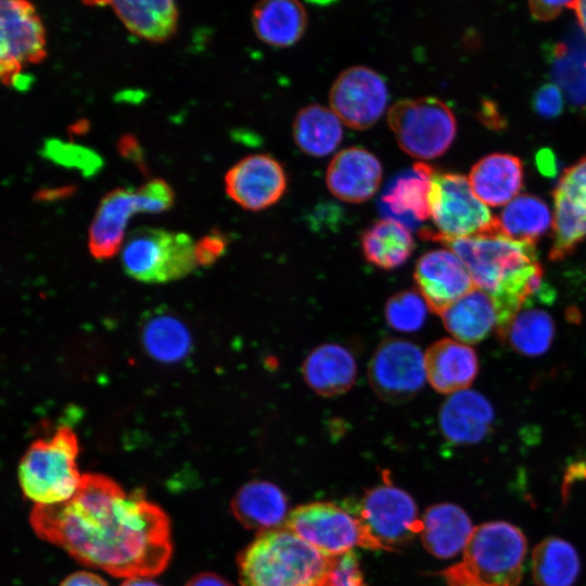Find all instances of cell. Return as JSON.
I'll return each instance as SVG.
<instances>
[{"instance_id": "1", "label": "cell", "mask_w": 586, "mask_h": 586, "mask_svg": "<svg viewBox=\"0 0 586 586\" xmlns=\"http://www.w3.org/2000/svg\"><path fill=\"white\" fill-rule=\"evenodd\" d=\"M29 522L41 539L116 577L155 576L173 552L170 523L163 509L141 491L128 493L103 474H82L72 498L35 506Z\"/></svg>"}, {"instance_id": "34", "label": "cell", "mask_w": 586, "mask_h": 586, "mask_svg": "<svg viewBox=\"0 0 586 586\" xmlns=\"http://www.w3.org/2000/svg\"><path fill=\"white\" fill-rule=\"evenodd\" d=\"M142 343L150 356L162 362H176L186 357L191 347L188 329L169 313H154L142 326Z\"/></svg>"}, {"instance_id": "42", "label": "cell", "mask_w": 586, "mask_h": 586, "mask_svg": "<svg viewBox=\"0 0 586 586\" xmlns=\"http://www.w3.org/2000/svg\"><path fill=\"white\" fill-rule=\"evenodd\" d=\"M573 1H531L528 3L532 16L538 21L556 18L565 7L572 8Z\"/></svg>"}, {"instance_id": "47", "label": "cell", "mask_w": 586, "mask_h": 586, "mask_svg": "<svg viewBox=\"0 0 586 586\" xmlns=\"http://www.w3.org/2000/svg\"><path fill=\"white\" fill-rule=\"evenodd\" d=\"M186 586H232L228 581H226L224 577L211 573H200L193 576Z\"/></svg>"}, {"instance_id": "51", "label": "cell", "mask_w": 586, "mask_h": 586, "mask_svg": "<svg viewBox=\"0 0 586 586\" xmlns=\"http://www.w3.org/2000/svg\"><path fill=\"white\" fill-rule=\"evenodd\" d=\"M575 11L579 26L586 35V0L573 1L572 8Z\"/></svg>"}, {"instance_id": "41", "label": "cell", "mask_w": 586, "mask_h": 586, "mask_svg": "<svg viewBox=\"0 0 586 586\" xmlns=\"http://www.w3.org/2000/svg\"><path fill=\"white\" fill-rule=\"evenodd\" d=\"M226 245L227 239L224 233L215 230L206 234L195 243L198 264L211 265L225 252Z\"/></svg>"}, {"instance_id": "17", "label": "cell", "mask_w": 586, "mask_h": 586, "mask_svg": "<svg viewBox=\"0 0 586 586\" xmlns=\"http://www.w3.org/2000/svg\"><path fill=\"white\" fill-rule=\"evenodd\" d=\"M383 169L370 151L351 146L337 152L326 174L330 192L348 203H361L373 196L382 180Z\"/></svg>"}, {"instance_id": "18", "label": "cell", "mask_w": 586, "mask_h": 586, "mask_svg": "<svg viewBox=\"0 0 586 586\" xmlns=\"http://www.w3.org/2000/svg\"><path fill=\"white\" fill-rule=\"evenodd\" d=\"M424 361L431 386L442 394H455L467 388L479 371L474 349L451 339L433 343L425 352Z\"/></svg>"}, {"instance_id": "24", "label": "cell", "mask_w": 586, "mask_h": 586, "mask_svg": "<svg viewBox=\"0 0 586 586\" xmlns=\"http://www.w3.org/2000/svg\"><path fill=\"white\" fill-rule=\"evenodd\" d=\"M523 176V165L519 157L507 153H493L473 165L469 181L474 194L482 202L500 206L519 193Z\"/></svg>"}, {"instance_id": "27", "label": "cell", "mask_w": 586, "mask_h": 586, "mask_svg": "<svg viewBox=\"0 0 586 586\" xmlns=\"http://www.w3.org/2000/svg\"><path fill=\"white\" fill-rule=\"evenodd\" d=\"M86 4L110 5L130 33L150 41H165L177 28L178 9L170 0L109 1Z\"/></svg>"}, {"instance_id": "45", "label": "cell", "mask_w": 586, "mask_h": 586, "mask_svg": "<svg viewBox=\"0 0 586 586\" xmlns=\"http://www.w3.org/2000/svg\"><path fill=\"white\" fill-rule=\"evenodd\" d=\"M60 586H107V584L99 575L81 571L68 575Z\"/></svg>"}, {"instance_id": "28", "label": "cell", "mask_w": 586, "mask_h": 586, "mask_svg": "<svg viewBox=\"0 0 586 586\" xmlns=\"http://www.w3.org/2000/svg\"><path fill=\"white\" fill-rule=\"evenodd\" d=\"M304 5L291 0L258 2L252 12V24L257 37L275 47H289L297 42L307 26Z\"/></svg>"}, {"instance_id": "9", "label": "cell", "mask_w": 586, "mask_h": 586, "mask_svg": "<svg viewBox=\"0 0 586 586\" xmlns=\"http://www.w3.org/2000/svg\"><path fill=\"white\" fill-rule=\"evenodd\" d=\"M352 512L377 549H398L422 530L412 497L387 480L367 489Z\"/></svg>"}, {"instance_id": "36", "label": "cell", "mask_w": 586, "mask_h": 586, "mask_svg": "<svg viewBox=\"0 0 586 586\" xmlns=\"http://www.w3.org/2000/svg\"><path fill=\"white\" fill-rule=\"evenodd\" d=\"M426 303L418 292L405 290L391 296L384 307L387 324L400 332H415L426 318Z\"/></svg>"}, {"instance_id": "5", "label": "cell", "mask_w": 586, "mask_h": 586, "mask_svg": "<svg viewBox=\"0 0 586 586\" xmlns=\"http://www.w3.org/2000/svg\"><path fill=\"white\" fill-rule=\"evenodd\" d=\"M430 205L437 231H421L420 235L424 239L437 242L442 239L500 234L497 217H493L487 206L474 194L463 175L434 171Z\"/></svg>"}, {"instance_id": "8", "label": "cell", "mask_w": 586, "mask_h": 586, "mask_svg": "<svg viewBox=\"0 0 586 586\" xmlns=\"http://www.w3.org/2000/svg\"><path fill=\"white\" fill-rule=\"evenodd\" d=\"M526 539L514 525L492 521L474 527L462 563L482 586H519Z\"/></svg>"}, {"instance_id": "26", "label": "cell", "mask_w": 586, "mask_h": 586, "mask_svg": "<svg viewBox=\"0 0 586 586\" xmlns=\"http://www.w3.org/2000/svg\"><path fill=\"white\" fill-rule=\"evenodd\" d=\"M551 75L570 103L586 112V35L573 28L549 50Z\"/></svg>"}, {"instance_id": "3", "label": "cell", "mask_w": 586, "mask_h": 586, "mask_svg": "<svg viewBox=\"0 0 586 586\" xmlns=\"http://www.w3.org/2000/svg\"><path fill=\"white\" fill-rule=\"evenodd\" d=\"M237 562L241 586H331L334 557L276 528L260 532Z\"/></svg>"}, {"instance_id": "35", "label": "cell", "mask_w": 586, "mask_h": 586, "mask_svg": "<svg viewBox=\"0 0 586 586\" xmlns=\"http://www.w3.org/2000/svg\"><path fill=\"white\" fill-rule=\"evenodd\" d=\"M555 330L553 319L546 310L525 306L499 336L519 354L539 356L550 347Z\"/></svg>"}, {"instance_id": "31", "label": "cell", "mask_w": 586, "mask_h": 586, "mask_svg": "<svg viewBox=\"0 0 586 586\" xmlns=\"http://www.w3.org/2000/svg\"><path fill=\"white\" fill-rule=\"evenodd\" d=\"M296 145L311 156H326L333 152L343 137L342 122L335 113L319 104L301 109L293 122Z\"/></svg>"}, {"instance_id": "13", "label": "cell", "mask_w": 586, "mask_h": 586, "mask_svg": "<svg viewBox=\"0 0 586 586\" xmlns=\"http://www.w3.org/2000/svg\"><path fill=\"white\" fill-rule=\"evenodd\" d=\"M331 110L349 128L371 127L383 114L387 103V88L375 71L352 66L343 71L331 86Z\"/></svg>"}, {"instance_id": "49", "label": "cell", "mask_w": 586, "mask_h": 586, "mask_svg": "<svg viewBox=\"0 0 586 586\" xmlns=\"http://www.w3.org/2000/svg\"><path fill=\"white\" fill-rule=\"evenodd\" d=\"M481 115L482 120L485 122L487 126H493L495 128L502 126V118L493 103L486 102L483 105Z\"/></svg>"}, {"instance_id": "16", "label": "cell", "mask_w": 586, "mask_h": 586, "mask_svg": "<svg viewBox=\"0 0 586 586\" xmlns=\"http://www.w3.org/2000/svg\"><path fill=\"white\" fill-rule=\"evenodd\" d=\"M413 277L428 307L438 315L475 289L464 264L447 250L423 254L417 262Z\"/></svg>"}, {"instance_id": "14", "label": "cell", "mask_w": 586, "mask_h": 586, "mask_svg": "<svg viewBox=\"0 0 586 586\" xmlns=\"http://www.w3.org/2000/svg\"><path fill=\"white\" fill-rule=\"evenodd\" d=\"M552 262L568 257L586 238V155L564 169L553 191Z\"/></svg>"}, {"instance_id": "48", "label": "cell", "mask_w": 586, "mask_h": 586, "mask_svg": "<svg viewBox=\"0 0 586 586\" xmlns=\"http://www.w3.org/2000/svg\"><path fill=\"white\" fill-rule=\"evenodd\" d=\"M75 188L72 186H65L54 189H44L36 193L35 199L38 201H52L69 196L74 193Z\"/></svg>"}, {"instance_id": "22", "label": "cell", "mask_w": 586, "mask_h": 586, "mask_svg": "<svg viewBox=\"0 0 586 586\" xmlns=\"http://www.w3.org/2000/svg\"><path fill=\"white\" fill-rule=\"evenodd\" d=\"M302 369L307 385L326 397L347 392L357 375L354 356L336 343H326L314 348L304 360Z\"/></svg>"}, {"instance_id": "25", "label": "cell", "mask_w": 586, "mask_h": 586, "mask_svg": "<svg viewBox=\"0 0 586 586\" xmlns=\"http://www.w3.org/2000/svg\"><path fill=\"white\" fill-rule=\"evenodd\" d=\"M231 509L243 526L262 532L278 528L289 517L285 494L273 483L259 480L246 483L235 493Z\"/></svg>"}, {"instance_id": "43", "label": "cell", "mask_w": 586, "mask_h": 586, "mask_svg": "<svg viewBox=\"0 0 586 586\" xmlns=\"http://www.w3.org/2000/svg\"><path fill=\"white\" fill-rule=\"evenodd\" d=\"M442 576L446 586H482L462 562L445 569Z\"/></svg>"}, {"instance_id": "44", "label": "cell", "mask_w": 586, "mask_h": 586, "mask_svg": "<svg viewBox=\"0 0 586 586\" xmlns=\"http://www.w3.org/2000/svg\"><path fill=\"white\" fill-rule=\"evenodd\" d=\"M118 150L122 156L129 158L136 163L140 169L145 170V165L143 162V155L137 139L132 135H125L120 138L118 142Z\"/></svg>"}, {"instance_id": "39", "label": "cell", "mask_w": 586, "mask_h": 586, "mask_svg": "<svg viewBox=\"0 0 586 586\" xmlns=\"http://www.w3.org/2000/svg\"><path fill=\"white\" fill-rule=\"evenodd\" d=\"M331 586H365L358 558L353 550L334 557Z\"/></svg>"}, {"instance_id": "38", "label": "cell", "mask_w": 586, "mask_h": 586, "mask_svg": "<svg viewBox=\"0 0 586 586\" xmlns=\"http://www.w3.org/2000/svg\"><path fill=\"white\" fill-rule=\"evenodd\" d=\"M136 193L139 213H161L174 202V191L163 179H152L142 184Z\"/></svg>"}, {"instance_id": "46", "label": "cell", "mask_w": 586, "mask_h": 586, "mask_svg": "<svg viewBox=\"0 0 586 586\" xmlns=\"http://www.w3.org/2000/svg\"><path fill=\"white\" fill-rule=\"evenodd\" d=\"M586 477V463L583 461L572 463L564 475L562 495L565 498L569 494L570 486L577 480Z\"/></svg>"}, {"instance_id": "12", "label": "cell", "mask_w": 586, "mask_h": 586, "mask_svg": "<svg viewBox=\"0 0 586 586\" xmlns=\"http://www.w3.org/2000/svg\"><path fill=\"white\" fill-rule=\"evenodd\" d=\"M424 356L416 344L387 339L380 343L369 364L368 378L373 392L384 402H408L425 380Z\"/></svg>"}, {"instance_id": "6", "label": "cell", "mask_w": 586, "mask_h": 586, "mask_svg": "<svg viewBox=\"0 0 586 586\" xmlns=\"http://www.w3.org/2000/svg\"><path fill=\"white\" fill-rule=\"evenodd\" d=\"M122 264L125 271L139 281L168 282L187 276L196 267L195 243L183 232L138 228L123 244Z\"/></svg>"}, {"instance_id": "23", "label": "cell", "mask_w": 586, "mask_h": 586, "mask_svg": "<svg viewBox=\"0 0 586 586\" xmlns=\"http://www.w3.org/2000/svg\"><path fill=\"white\" fill-rule=\"evenodd\" d=\"M473 530L471 519L462 508L442 502L428 508L420 534L431 555L448 559L463 551Z\"/></svg>"}, {"instance_id": "29", "label": "cell", "mask_w": 586, "mask_h": 586, "mask_svg": "<svg viewBox=\"0 0 586 586\" xmlns=\"http://www.w3.org/2000/svg\"><path fill=\"white\" fill-rule=\"evenodd\" d=\"M446 330L463 344L484 340L497 327V310L492 297L475 288L442 315Z\"/></svg>"}, {"instance_id": "15", "label": "cell", "mask_w": 586, "mask_h": 586, "mask_svg": "<svg viewBox=\"0 0 586 586\" xmlns=\"http://www.w3.org/2000/svg\"><path fill=\"white\" fill-rule=\"evenodd\" d=\"M282 165L268 154H253L235 163L225 176L227 194L241 207L265 209L277 203L286 189Z\"/></svg>"}, {"instance_id": "32", "label": "cell", "mask_w": 586, "mask_h": 586, "mask_svg": "<svg viewBox=\"0 0 586 586\" xmlns=\"http://www.w3.org/2000/svg\"><path fill=\"white\" fill-rule=\"evenodd\" d=\"M579 568L577 551L562 538H545L533 550L532 573L537 586H572Z\"/></svg>"}, {"instance_id": "20", "label": "cell", "mask_w": 586, "mask_h": 586, "mask_svg": "<svg viewBox=\"0 0 586 586\" xmlns=\"http://www.w3.org/2000/svg\"><path fill=\"white\" fill-rule=\"evenodd\" d=\"M135 213H139L135 191L118 188L103 196L89 228L88 245L93 257L106 259L117 253Z\"/></svg>"}, {"instance_id": "21", "label": "cell", "mask_w": 586, "mask_h": 586, "mask_svg": "<svg viewBox=\"0 0 586 586\" xmlns=\"http://www.w3.org/2000/svg\"><path fill=\"white\" fill-rule=\"evenodd\" d=\"M434 171L430 165L419 162L388 184L382 195V204L392 219L410 227L431 217L430 194Z\"/></svg>"}, {"instance_id": "11", "label": "cell", "mask_w": 586, "mask_h": 586, "mask_svg": "<svg viewBox=\"0 0 586 586\" xmlns=\"http://www.w3.org/2000/svg\"><path fill=\"white\" fill-rule=\"evenodd\" d=\"M285 527L328 556H340L356 546L377 549L353 512L332 502L298 506L288 517Z\"/></svg>"}, {"instance_id": "4", "label": "cell", "mask_w": 586, "mask_h": 586, "mask_svg": "<svg viewBox=\"0 0 586 586\" xmlns=\"http://www.w3.org/2000/svg\"><path fill=\"white\" fill-rule=\"evenodd\" d=\"M79 445L68 426L59 428L49 438L35 441L18 464V482L35 506L64 502L77 492L82 474L76 459Z\"/></svg>"}, {"instance_id": "37", "label": "cell", "mask_w": 586, "mask_h": 586, "mask_svg": "<svg viewBox=\"0 0 586 586\" xmlns=\"http://www.w3.org/2000/svg\"><path fill=\"white\" fill-rule=\"evenodd\" d=\"M43 154L61 165L74 166L84 173H93L101 164V161L92 151L56 140L46 143Z\"/></svg>"}, {"instance_id": "52", "label": "cell", "mask_w": 586, "mask_h": 586, "mask_svg": "<svg viewBox=\"0 0 586 586\" xmlns=\"http://www.w3.org/2000/svg\"><path fill=\"white\" fill-rule=\"evenodd\" d=\"M119 586H160L148 577L126 578Z\"/></svg>"}, {"instance_id": "2", "label": "cell", "mask_w": 586, "mask_h": 586, "mask_svg": "<svg viewBox=\"0 0 586 586\" xmlns=\"http://www.w3.org/2000/svg\"><path fill=\"white\" fill-rule=\"evenodd\" d=\"M469 270L475 288L487 293L497 310L498 335L513 317L536 298L552 297L543 282L535 244L507 237L442 239Z\"/></svg>"}, {"instance_id": "19", "label": "cell", "mask_w": 586, "mask_h": 586, "mask_svg": "<svg viewBox=\"0 0 586 586\" xmlns=\"http://www.w3.org/2000/svg\"><path fill=\"white\" fill-rule=\"evenodd\" d=\"M494 410L480 393L461 391L443 404L438 422L444 436L455 444H475L491 431Z\"/></svg>"}, {"instance_id": "10", "label": "cell", "mask_w": 586, "mask_h": 586, "mask_svg": "<svg viewBox=\"0 0 586 586\" xmlns=\"http://www.w3.org/2000/svg\"><path fill=\"white\" fill-rule=\"evenodd\" d=\"M0 17V74L4 85L29 87L33 78L22 74L24 66L46 58L44 27L33 3L2 0Z\"/></svg>"}, {"instance_id": "7", "label": "cell", "mask_w": 586, "mask_h": 586, "mask_svg": "<svg viewBox=\"0 0 586 586\" xmlns=\"http://www.w3.org/2000/svg\"><path fill=\"white\" fill-rule=\"evenodd\" d=\"M387 123L399 148L420 160L435 158L445 153L457 130L450 107L434 97L395 102L388 110Z\"/></svg>"}, {"instance_id": "40", "label": "cell", "mask_w": 586, "mask_h": 586, "mask_svg": "<svg viewBox=\"0 0 586 586\" xmlns=\"http://www.w3.org/2000/svg\"><path fill=\"white\" fill-rule=\"evenodd\" d=\"M534 111L544 118L558 117L564 106L561 89L556 84L540 86L532 98Z\"/></svg>"}, {"instance_id": "50", "label": "cell", "mask_w": 586, "mask_h": 586, "mask_svg": "<svg viewBox=\"0 0 586 586\" xmlns=\"http://www.w3.org/2000/svg\"><path fill=\"white\" fill-rule=\"evenodd\" d=\"M537 165L545 174H552L555 171L553 155L549 154L548 150L539 152L537 155Z\"/></svg>"}, {"instance_id": "33", "label": "cell", "mask_w": 586, "mask_h": 586, "mask_svg": "<svg viewBox=\"0 0 586 586\" xmlns=\"http://www.w3.org/2000/svg\"><path fill=\"white\" fill-rule=\"evenodd\" d=\"M497 222L501 235L535 244L550 227L551 215L542 199L522 194L501 211Z\"/></svg>"}, {"instance_id": "30", "label": "cell", "mask_w": 586, "mask_h": 586, "mask_svg": "<svg viewBox=\"0 0 586 586\" xmlns=\"http://www.w3.org/2000/svg\"><path fill=\"white\" fill-rule=\"evenodd\" d=\"M360 242L366 260L385 270L403 266L415 249L409 229L392 218L373 222L365 230Z\"/></svg>"}]
</instances>
